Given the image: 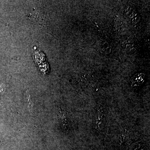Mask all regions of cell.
<instances>
[{
	"label": "cell",
	"mask_w": 150,
	"mask_h": 150,
	"mask_svg": "<svg viewBox=\"0 0 150 150\" xmlns=\"http://www.w3.org/2000/svg\"><path fill=\"white\" fill-rule=\"evenodd\" d=\"M26 95H27V99L28 103V110H29L30 115H32L33 108L34 104H33V103L32 102V100L31 99V97H30V95L28 90L26 91Z\"/></svg>",
	"instance_id": "cell-1"
},
{
	"label": "cell",
	"mask_w": 150,
	"mask_h": 150,
	"mask_svg": "<svg viewBox=\"0 0 150 150\" xmlns=\"http://www.w3.org/2000/svg\"><path fill=\"white\" fill-rule=\"evenodd\" d=\"M59 118H60V121L63 123V125H65V127L68 125V122H67V113L65 111H61L60 112V114H59Z\"/></svg>",
	"instance_id": "cell-2"
},
{
	"label": "cell",
	"mask_w": 150,
	"mask_h": 150,
	"mask_svg": "<svg viewBox=\"0 0 150 150\" xmlns=\"http://www.w3.org/2000/svg\"><path fill=\"white\" fill-rule=\"evenodd\" d=\"M7 86V83H3L0 86V96L4 93V91H5L6 88Z\"/></svg>",
	"instance_id": "cell-3"
}]
</instances>
